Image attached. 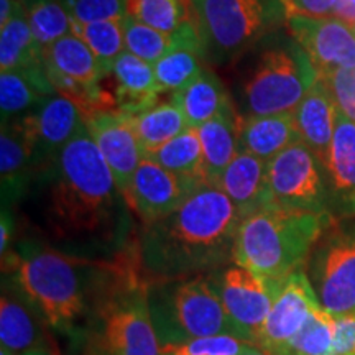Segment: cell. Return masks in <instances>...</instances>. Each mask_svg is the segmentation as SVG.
<instances>
[{"instance_id":"obj_24","label":"cell","mask_w":355,"mask_h":355,"mask_svg":"<svg viewBox=\"0 0 355 355\" xmlns=\"http://www.w3.org/2000/svg\"><path fill=\"white\" fill-rule=\"evenodd\" d=\"M241 115L230 109L198 128L202 146L204 175L209 184L219 183L220 176L239 155Z\"/></svg>"},{"instance_id":"obj_35","label":"cell","mask_w":355,"mask_h":355,"mask_svg":"<svg viewBox=\"0 0 355 355\" xmlns=\"http://www.w3.org/2000/svg\"><path fill=\"white\" fill-rule=\"evenodd\" d=\"M122 30L125 51L132 53V55L152 66L158 63L175 44V35L158 32V30L140 24L128 15L122 20Z\"/></svg>"},{"instance_id":"obj_14","label":"cell","mask_w":355,"mask_h":355,"mask_svg":"<svg viewBox=\"0 0 355 355\" xmlns=\"http://www.w3.org/2000/svg\"><path fill=\"white\" fill-rule=\"evenodd\" d=\"M198 188L201 186L144 158L123 201L141 224L150 225L175 212Z\"/></svg>"},{"instance_id":"obj_8","label":"cell","mask_w":355,"mask_h":355,"mask_svg":"<svg viewBox=\"0 0 355 355\" xmlns=\"http://www.w3.org/2000/svg\"><path fill=\"white\" fill-rule=\"evenodd\" d=\"M318 73L295 40L261 53L243 94L248 115L293 112L318 81Z\"/></svg>"},{"instance_id":"obj_27","label":"cell","mask_w":355,"mask_h":355,"mask_svg":"<svg viewBox=\"0 0 355 355\" xmlns=\"http://www.w3.org/2000/svg\"><path fill=\"white\" fill-rule=\"evenodd\" d=\"M128 119L144 155L155 152L189 128L183 110L173 99L157 102L150 109Z\"/></svg>"},{"instance_id":"obj_13","label":"cell","mask_w":355,"mask_h":355,"mask_svg":"<svg viewBox=\"0 0 355 355\" xmlns=\"http://www.w3.org/2000/svg\"><path fill=\"white\" fill-rule=\"evenodd\" d=\"M319 306L321 304L311 286L306 266L300 268L279 285L268 318L257 339V347L272 355L279 352L298 334L313 311Z\"/></svg>"},{"instance_id":"obj_37","label":"cell","mask_w":355,"mask_h":355,"mask_svg":"<svg viewBox=\"0 0 355 355\" xmlns=\"http://www.w3.org/2000/svg\"><path fill=\"white\" fill-rule=\"evenodd\" d=\"M71 20L79 24L121 21L127 17V0H61Z\"/></svg>"},{"instance_id":"obj_22","label":"cell","mask_w":355,"mask_h":355,"mask_svg":"<svg viewBox=\"0 0 355 355\" xmlns=\"http://www.w3.org/2000/svg\"><path fill=\"white\" fill-rule=\"evenodd\" d=\"M109 74L114 81V97L119 112L127 117L141 114L158 102L162 91L153 66L132 53L123 51Z\"/></svg>"},{"instance_id":"obj_30","label":"cell","mask_w":355,"mask_h":355,"mask_svg":"<svg viewBox=\"0 0 355 355\" xmlns=\"http://www.w3.org/2000/svg\"><path fill=\"white\" fill-rule=\"evenodd\" d=\"M43 68L42 50L26 21L25 8L0 26V73Z\"/></svg>"},{"instance_id":"obj_23","label":"cell","mask_w":355,"mask_h":355,"mask_svg":"<svg viewBox=\"0 0 355 355\" xmlns=\"http://www.w3.org/2000/svg\"><path fill=\"white\" fill-rule=\"evenodd\" d=\"M298 140L293 112L241 117L239 150L254 155L266 165Z\"/></svg>"},{"instance_id":"obj_11","label":"cell","mask_w":355,"mask_h":355,"mask_svg":"<svg viewBox=\"0 0 355 355\" xmlns=\"http://www.w3.org/2000/svg\"><path fill=\"white\" fill-rule=\"evenodd\" d=\"M220 303L247 343L257 345L282 282H268L234 263L209 275Z\"/></svg>"},{"instance_id":"obj_20","label":"cell","mask_w":355,"mask_h":355,"mask_svg":"<svg viewBox=\"0 0 355 355\" xmlns=\"http://www.w3.org/2000/svg\"><path fill=\"white\" fill-rule=\"evenodd\" d=\"M293 117L300 141L314 153L324 170L334 137L337 107L322 79L318 78L314 86L306 92L298 107L293 110Z\"/></svg>"},{"instance_id":"obj_4","label":"cell","mask_w":355,"mask_h":355,"mask_svg":"<svg viewBox=\"0 0 355 355\" xmlns=\"http://www.w3.org/2000/svg\"><path fill=\"white\" fill-rule=\"evenodd\" d=\"M101 263L50 247L26 245L2 257V272L13 275L15 285L51 329L83 337Z\"/></svg>"},{"instance_id":"obj_15","label":"cell","mask_w":355,"mask_h":355,"mask_svg":"<svg viewBox=\"0 0 355 355\" xmlns=\"http://www.w3.org/2000/svg\"><path fill=\"white\" fill-rule=\"evenodd\" d=\"M86 128L107 162L119 191L125 196L133 176L144 162V152L130 119L119 110L99 112L86 119Z\"/></svg>"},{"instance_id":"obj_39","label":"cell","mask_w":355,"mask_h":355,"mask_svg":"<svg viewBox=\"0 0 355 355\" xmlns=\"http://www.w3.org/2000/svg\"><path fill=\"white\" fill-rule=\"evenodd\" d=\"M285 7L286 15H304L322 19L334 17L337 0H279Z\"/></svg>"},{"instance_id":"obj_43","label":"cell","mask_w":355,"mask_h":355,"mask_svg":"<svg viewBox=\"0 0 355 355\" xmlns=\"http://www.w3.org/2000/svg\"><path fill=\"white\" fill-rule=\"evenodd\" d=\"M334 17L355 25V0H337Z\"/></svg>"},{"instance_id":"obj_6","label":"cell","mask_w":355,"mask_h":355,"mask_svg":"<svg viewBox=\"0 0 355 355\" xmlns=\"http://www.w3.org/2000/svg\"><path fill=\"white\" fill-rule=\"evenodd\" d=\"M150 311L162 347L211 336L243 339L225 313L209 275L150 283Z\"/></svg>"},{"instance_id":"obj_1","label":"cell","mask_w":355,"mask_h":355,"mask_svg":"<svg viewBox=\"0 0 355 355\" xmlns=\"http://www.w3.org/2000/svg\"><path fill=\"white\" fill-rule=\"evenodd\" d=\"M241 216L214 184H202L175 212L144 225L135 254L150 283L202 277L234 263Z\"/></svg>"},{"instance_id":"obj_12","label":"cell","mask_w":355,"mask_h":355,"mask_svg":"<svg viewBox=\"0 0 355 355\" xmlns=\"http://www.w3.org/2000/svg\"><path fill=\"white\" fill-rule=\"evenodd\" d=\"M286 28L308 55L318 76L334 69L355 68V25L337 17L288 15Z\"/></svg>"},{"instance_id":"obj_42","label":"cell","mask_w":355,"mask_h":355,"mask_svg":"<svg viewBox=\"0 0 355 355\" xmlns=\"http://www.w3.org/2000/svg\"><path fill=\"white\" fill-rule=\"evenodd\" d=\"M24 0H0V26L24 10Z\"/></svg>"},{"instance_id":"obj_25","label":"cell","mask_w":355,"mask_h":355,"mask_svg":"<svg viewBox=\"0 0 355 355\" xmlns=\"http://www.w3.org/2000/svg\"><path fill=\"white\" fill-rule=\"evenodd\" d=\"M58 94L44 68L30 71H3L0 74V109L2 122L12 117H24L43 104L44 99Z\"/></svg>"},{"instance_id":"obj_10","label":"cell","mask_w":355,"mask_h":355,"mask_svg":"<svg viewBox=\"0 0 355 355\" xmlns=\"http://www.w3.org/2000/svg\"><path fill=\"white\" fill-rule=\"evenodd\" d=\"M266 175L275 206L332 216L324 170L303 141L275 157L266 165Z\"/></svg>"},{"instance_id":"obj_36","label":"cell","mask_w":355,"mask_h":355,"mask_svg":"<svg viewBox=\"0 0 355 355\" xmlns=\"http://www.w3.org/2000/svg\"><path fill=\"white\" fill-rule=\"evenodd\" d=\"M255 344L235 336H211L194 339L181 345L162 347V355H243Z\"/></svg>"},{"instance_id":"obj_45","label":"cell","mask_w":355,"mask_h":355,"mask_svg":"<svg viewBox=\"0 0 355 355\" xmlns=\"http://www.w3.org/2000/svg\"><path fill=\"white\" fill-rule=\"evenodd\" d=\"M243 355H272V354H268V352H266V350L260 349V347H254V349L248 350V352H245Z\"/></svg>"},{"instance_id":"obj_32","label":"cell","mask_w":355,"mask_h":355,"mask_svg":"<svg viewBox=\"0 0 355 355\" xmlns=\"http://www.w3.org/2000/svg\"><path fill=\"white\" fill-rule=\"evenodd\" d=\"M127 15L166 35L193 21L189 0H127Z\"/></svg>"},{"instance_id":"obj_5","label":"cell","mask_w":355,"mask_h":355,"mask_svg":"<svg viewBox=\"0 0 355 355\" xmlns=\"http://www.w3.org/2000/svg\"><path fill=\"white\" fill-rule=\"evenodd\" d=\"M334 222L332 216L265 207L239 225L234 263L268 282H282L304 268L314 247Z\"/></svg>"},{"instance_id":"obj_3","label":"cell","mask_w":355,"mask_h":355,"mask_svg":"<svg viewBox=\"0 0 355 355\" xmlns=\"http://www.w3.org/2000/svg\"><path fill=\"white\" fill-rule=\"evenodd\" d=\"M83 339L86 355H162L150 279L133 247L101 263Z\"/></svg>"},{"instance_id":"obj_40","label":"cell","mask_w":355,"mask_h":355,"mask_svg":"<svg viewBox=\"0 0 355 355\" xmlns=\"http://www.w3.org/2000/svg\"><path fill=\"white\" fill-rule=\"evenodd\" d=\"M332 355H355V316L334 318Z\"/></svg>"},{"instance_id":"obj_41","label":"cell","mask_w":355,"mask_h":355,"mask_svg":"<svg viewBox=\"0 0 355 355\" xmlns=\"http://www.w3.org/2000/svg\"><path fill=\"white\" fill-rule=\"evenodd\" d=\"M12 216L3 209L2 211V224H0V254L2 257L10 252V241H12Z\"/></svg>"},{"instance_id":"obj_7","label":"cell","mask_w":355,"mask_h":355,"mask_svg":"<svg viewBox=\"0 0 355 355\" xmlns=\"http://www.w3.org/2000/svg\"><path fill=\"white\" fill-rule=\"evenodd\" d=\"M206 55L234 58L286 25L279 0H189Z\"/></svg>"},{"instance_id":"obj_18","label":"cell","mask_w":355,"mask_h":355,"mask_svg":"<svg viewBox=\"0 0 355 355\" xmlns=\"http://www.w3.org/2000/svg\"><path fill=\"white\" fill-rule=\"evenodd\" d=\"M332 212H355V122L337 110L334 137L324 166ZM334 216V214H332Z\"/></svg>"},{"instance_id":"obj_17","label":"cell","mask_w":355,"mask_h":355,"mask_svg":"<svg viewBox=\"0 0 355 355\" xmlns=\"http://www.w3.org/2000/svg\"><path fill=\"white\" fill-rule=\"evenodd\" d=\"M46 321L20 288L3 286L0 298V344L12 355H26L35 350L58 349L50 339Z\"/></svg>"},{"instance_id":"obj_38","label":"cell","mask_w":355,"mask_h":355,"mask_svg":"<svg viewBox=\"0 0 355 355\" xmlns=\"http://www.w3.org/2000/svg\"><path fill=\"white\" fill-rule=\"evenodd\" d=\"M319 79L329 89L337 110L355 122V68L334 69Z\"/></svg>"},{"instance_id":"obj_28","label":"cell","mask_w":355,"mask_h":355,"mask_svg":"<svg viewBox=\"0 0 355 355\" xmlns=\"http://www.w3.org/2000/svg\"><path fill=\"white\" fill-rule=\"evenodd\" d=\"M37 166L35 148L19 119L2 122L0 133V175L3 191H20L26 175Z\"/></svg>"},{"instance_id":"obj_46","label":"cell","mask_w":355,"mask_h":355,"mask_svg":"<svg viewBox=\"0 0 355 355\" xmlns=\"http://www.w3.org/2000/svg\"><path fill=\"white\" fill-rule=\"evenodd\" d=\"M0 355H12V354L8 352V350H6V349H0Z\"/></svg>"},{"instance_id":"obj_19","label":"cell","mask_w":355,"mask_h":355,"mask_svg":"<svg viewBox=\"0 0 355 355\" xmlns=\"http://www.w3.org/2000/svg\"><path fill=\"white\" fill-rule=\"evenodd\" d=\"M216 186L234 202L242 220L275 204L270 193L266 163L243 150H239V155Z\"/></svg>"},{"instance_id":"obj_21","label":"cell","mask_w":355,"mask_h":355,"mask_svg":"<svg viewBox=\"0 0 355 355\" xmlns=\"http://www.w3.org/2000/svg\"><path fill=\"white\" fill-rule=\"evenodd\" d=\"M204 56L206 50L193 19L178 30L171 50L153 64L159 91L175 94L193 84L206 69L202 64Z\"/></svg>"},{"instance_id":"obj_33","label":"cell","mask_w":355,"mask_h":355,"mask_svg":"<svg viewBox=\"0 0 355 355\" xmlns=\"http://www.w3.org/2000/svg\"><path fill=\"white\" fill-rule=\"evenodd\" d=\"M334 318L319 306L298 334L275 355H332Z\"/></svg>"},{"instance_id":"obj_16","label":"cell","mask_w":355,"mask_h":355,"mask_svg":"<svg viewBox=\"0 0 355 355\" xmlns=\"http://www.w3.org/2000/svg\"><path fill=\"white\" fill-rule=\"evenodd\" d=\"M35 148L37 165H44L86 128L81 110L73 101L55 94L44 99L33 112L19 117Z\"/></svg>"},{"instance_id":"obj_34","label":"cell","mask_w":355,"mask_h":355,"mask_svg":"<svg viewBox=\"0 0 355 355\" xmlns=\"http://www.w3.org/2000/svg\"><path fill=\"white\" fill-rule=\"evenodd\" d=\"M73 33L87 44L94 53L107 74L117 58L125 51L123 30L121 21H97V24H79L73 21Z\"/></svg>"},{"instance_id":"obj_44","label":"cell","mask_w":355,"mask_h":355,"mask_svg":"<svg viewBox=\"0 0 355 355\" xmlns=\"http://www.w3.org/2000/svg\"><path fill=\"white\" fill-rule=\"evenodd\" d=\"M26 355H61L58 349H43V350H35V352H30Z\"/></svg>"},{"instance_id":"obj_31","label":"cell","mask_w":355,"mask_h":355,"mask_svg":"<svg viewBox=\"0 0 355 355\" xmlns=\"http://www.w3.org/2000/svg\"><path fill=\"white\" fill-rule=\"evenodd\" d=\"M26 21L40 50L73 33V20L61 0H24Z\"/></svg>"},{"instance_id":"obj_9","label":"cell","mask_w":355,"mask_h":355,"mask_svg":"<svg viewBox=\"0 0 355 355\" xmlns=\"http://www.w3.org/2000/svg\"><path fill=\"white\" fill-rule=\"evenodd\" d=\"M306 265L322 309L332 318L355 316V234L332 222Z\"/></svg>"},{"instance_id":"obj_2","label":"cell","mask_w":355,"mask_h":355,"mask_svg":"<svg viewBox=\"0 0 355 355\" xmlns=\"http://www.w3.org/2000/svg\"><path fill=\"white\" fill-rule=\"evenodd\" d=\"M46 219L58 239L109 237L123 196L87 128L56 155ZM125 202V201H123Z\"/></svg>"},{"instance_id":"obj_26","label":"cell","mask_w":355,"mask_h":355,"mask_svg":"<svg viewBox=\"0 0 355 355\" xmlns=\"http://www.w3.org/2000/svg\"><path fill=\"white\" fill-rule=\"evenodd\" d=\"M171 99L183 110L189 128H199L217 115L234 109L227 89L217 74L207 68L193 84L171 94Z\"/></svg>"},{"instance_id":"obj_29","label":"cell","mask_w":355,"mask_h":355,"mask_svg":"<svg viewBox=\"0 0 355 355\" xmlns=\"http://www.w3.org/2000/svg\"><path fill=\"white\" fill-rule=\"evenodd\" d=\"M144 158L155 162L183 180L193 181L199 186L209 184L204 175L202 146L198 128H188L155 152L144 155Z\"/></svg>"}]
</instances>
